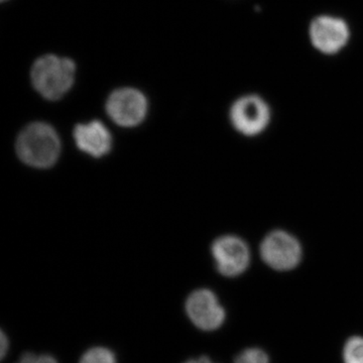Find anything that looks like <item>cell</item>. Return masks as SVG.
Listing matches in <instances>:
<instances>
[{
  "mask_svg": "<svg viewBox=\"0 0 363 363\" xmlns=\"http://www.w3.org/2000/svg\"><path fill=\"white\" fill-rule=\"evenodd\" d=\"M344 363H363V337H351L343 350Z\"/></svg>",
  "mask_w": 363,
  "mask_h": 363,
  "instance_id": "8fae6325",
  "label": "cell"
},
{
  "mask_svg": "<svg viewBox=\"0 0 363 363\" xmlns=\"http://www.w3.org/2000/svg\"><path fill=\"white\" fill-rule=\"evenodd\" d=\"M2 2L9 1V0H1Z\"/></svg>",
  "mask_w": 363,
  "mask_h": 363,
  "instance_id": "2e32d148",
  "label": "cell"
},
{
  "mask_svg": "<svg viewBox=\"0 0 363 363\" xmlns=\"http://www.w3.org/2000/svg\"><path fill=\"white\" fill-rule=\"evenodd\" d=\"M9 340L4 333V331H1V339H0V354H1V358L4 359V357H6L7 352H9Z\"/></svg>",
  "mask_w": 363,
  "mask_h": 363,
  "instance_id": "5bb4252c",
  "label": "cell"
},
{
  "mask_svg": "<svg viewBox=\"0 0 363 363\" xmlns=\"http://www.w3.org/2000/svg\"><path fill=\"white\" fill-rule=\"evenodd\" d=\"M212 257L217 271L227 278L245 274L252 260L250 247L236 235H223L211 245Z\"/></svg>",
  "mask_w": 363,
  "mask_h": 363,
  "instance_id": "52a82bcc",
  "label": "cell"
},
{
  "mask_svg": "<svg viewBox=\"0 0 363 363\" xmlns=\"http://www.w3.org/2000/svg\"><path fill=\"white\" fill-rule=\"evenodd\" d=\"M16 363H59L57 358L51 354H35L33 352H26L21 355Z\"/></svg>",
  "mask_w": 363,
  "mask_h": 363,
  "instance_id": "4fadbf2b",
  "label": "cell"
},
{
  "mask_svg": "<svg viewBox=\"0 0 363 363\" xmlns=\"http://www.w3.org/2000/svg\"><path fill=\"white\" fill-rule=\"evenodd\" d=\"M184 363H214L212 362L210 358H208L207 357H201L199 358H193V359H189L187 362H185Z\"/></svg>",
  "mask_w": 363,
  "mask_h": 363,
  "instance_id": "9a60e30c",
  "label": "cell"
},
{
  "mask_svg": "<svg viewBox=\"0 0 363 363\" xmlns=\"http://www.w3.org/2000/svg\"><path fill=\"white\" fill-rule=\"evenodd\" d=\"M16 154L28 166L48 169L61 154V140L50 124L33 123L26 126L16 140Z\"/></svg>",
  "mask_w": 363,
  "mask_h": 363,
  "instance_id": "7a4b0ae2",
  "label": "cell"
},
{
  "mask_svg": "<svg viewBox=\"0 0 363 363\" xmlns=\"http://www.w3.org/2000/svg\"><path fill=\"white\" fill-rule=\"evenodd\" d=\"M79 363H118L116 353L104 346H95L83 353Z\"/></svg>",
  "mask_w": 363,
  "mask_h": 363,
  "instance_id": "30bf717a",
  "label": "cell"
},
{
  "mask_svg": "<svg viewBox=\"0 0 363 363\" xmlns=\"http://www.w3.org/2000/svg\"><path fill=\"white\" fill-rule=\"evenodd\" d=\"M229 119L238 133L253 138L262 135L269 128L272 119L271 107L259 95H243L231 105Z\"/></svg>",
  "mask_w": 363,
  "mask_h": 363,
  "instance_id": "3957f363",
  "label": "cell"
},
{
  "mask_svg": "<svg viewBox=\"0 0 363 363\" xmlns=\"http://www.w3.org/2000/svg\"><path fill=\"white\" fill-rule=\"evenodd\" d=\"M74 140L81 152L93 157H101L112 149V135L100 121L80 123L74 128Z\"/></svg>",
  "mask_w": 363,
  "mask_h": 363,
  "instance_id": "9c48e42d",
  "label": "cell"
},
{
  "mask_svg": "<svg viewBox=\"0 0 363 363\" xmlns=\"http://www.w3.org/2000/svg\"><path fill=\"white\" fill-rule=\"evenodd\" d=\"M186 313L198 329L214 331L220 328L226 319V312L216 294L208 289H199L186 301Z\"/></svg>",
  "mask_w": 363,
  "mask_h": 363,
  "instance_id": "ba28073f",
  "label": "cell"
},
{
  "mask_svg": "<svg viewBox=\"0 0 363 363\" xmlns=\"http://www.w3.org/2000/svg\"><path fill=\"white\" fill-rule=\"evenodd\" d=\"M107 114L112 121L121 128L140 125L149 111V101L142 91L123 87L112 91L105 104Z\"/></svg>",
  "mask_w": 363,
  "mask_h": 363,
  "instance_id": "5b68a950",
  "label": "cell"
},
{
  "mask_svg": "<svg viewBox=\"0 0 363 363\" xmlns=\"http://www.w3.org/2000/svg\"><path fill=\"white\" fill-rule=\"evenodd\" d=\"M234 363H269V359L259 348H247L236 357Z\"/></svg>",
  "mask_w": 363,
  "mask_h": 363,
  "instance_id": "7c38bea8",
  "label": "cell"
},
{
  "mask_svg": "<svg viewBox=\"0 0 363 363\" xmlns=\"http://www.w3.org/2000/svg\"><path fill=\"white\" fill-rule=\"evenodd\" d=\"M309 39L317 51L333 56L342 51L350 42V26L339 16H318L310 23Z\"/></svg>",
  "mask_w": 363,
  "mask_h": 363,
  "instance_id": "8992f818",
  "label": "cell"
},
{
  "mask_svg": "<svg viewBox=\"0 0 363 363\" xmlns=\"http://www.w3.org/2000/svg\"><path fill=\"white\" fill-rule=\"evenodd\" d=\"M77 66L68 57L55 54L40 56L30 69L33 87L45 99L57 101L65 96L75 83Z\"/></svg>",
  "mask_w": 363,
  "mask_h": 363,
  "instance_id": "6da1fadb",
  "label": "cell"
},
{
  "mask_svg": "<svg viewBox=\"0 0 363 363\" xmlns=\"http://www.w3.org/2000/svg\"><path fill=\"white\" fill-rule=\"evenodd\" d=\"M260 257L274 271L289 272L300 264L303 248L293 234L274 230L267 234L260 243Z\"/></svg>",
  "mask_w": 363,
  "mask_h": 363,
  "instance_id": "277c9868",
  "label": "cell"
}]
</instances>
